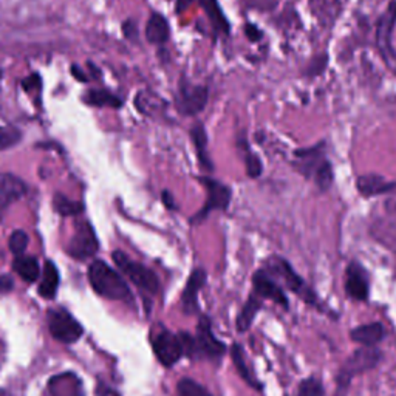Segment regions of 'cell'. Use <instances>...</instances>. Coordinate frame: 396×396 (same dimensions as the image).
I'll use <instances>...</instances> for the list:
<instances>
[{
	"instance_id": "cell-26",
	"label": "cell",
	"mask_w": 396,
	"mask_h": 396,
	"mask_svg": "<svg viewBox=\"0 0 396 396\" xmlns=\"http://www.w3.org/2000/svg\"><path fill=\"white\" fill-rule=\"evenodd\" d=\"M84 102L93 107H109V109H118L123 106V101L116 97V94L110 93L109 90H89L84 94Z\"/></svg>"
},
{
	"instance_id": "cell-18",
	"label": "cell",
	"mask_w": 396,
	"mask_h": 396,
	"mask_svg": "<svg viewBox=\"0 0 396 396\" xmlns=\"http://www.w3.org/2000/svg\"><path fill=\"white\" fill-rule=\"evenodd\" d=\"M356 187L364 197H378L392 192L396 187V183L383 175H378V173H366V175H361L356 180Z\"/></svg>"
},
{
	"instance_id": "cell-23",
	"label": "cell",
	"mask_w": 396,
	"mask_h": 396,
	"mask_svg": "<svg viewBox=\"0 0 396 396\" xmlns=\"http://www.w3.org/2000/svg\"><path fill=\"white\" fill-rule=\"evenodd\" d=\"M13 269L27 283H35L39 279V276H41V265H39L36 257L31 256L16 257L13 262Z\"/></svg>"
},
{
	"instance_id": "cell-41",
	"label": "cell",
	"mask_w": 396,
	"mask_h": 396,
	"mask_svg": "<svg viewBox=\"0 0 396 396\" xmlns=\"http://www.w3.org/2000/svg\"><path fill=\"white\" fill-rule=\"evenodd\" d=\"M71 71H73V75H75V78L76 79H79V81H82V82H87V76H84V73L82 71H79L78 70V67H71Z\"/></svg>"
},
{
	"instance_id": "cell-1",
	"label": "cell",
	"mask_w": 396,
	"mask_h": 396,
	"mask_svg": "<svg viewBox=\"0 0 396 396\" xmlns=\"http://www.w3.org/2000/svg\"><path fill=\"white\" fill-rule=\"evenodd\" d=\"M87 276H89V282L92 288L97 291V295L109 300H120V302L133 305L135 299L129 285L104 260H93Z\"/></svg>"
},
{
	"instance_id": "cell-3",
	"label": "cell",
	"mask_w": 396,
	"mask_h": 396,
	"mask_svg": "<svg viewBox=\"0 0 396 396\" xmlns=\"http://www.w3.org/2000/svg\"><path fill=\"white\" fill-rule=\"evenodd\" d=\"M112 259L115 265L129 277L130 282L141 292H144L149 297H154L158 295V291H160V280H158V276L152 269L135 262L129 256H125L123 251H113Z\"/></svg>"
},
{
	"instance_id": "cell-34",
	"label": "cell",
	"mask_w": 396,
	"mask_h": 396,
	"mask_svg": "<svg viewBox=\"0 0 396 396\" xmlns=\"http://www.w3.org/2000/svg\"><path fill=\"white\" fill-rule=\"evenodd\" d=\"M327 67H328V54L322 53V54H318V56H314L310 62H308L307 68L304 70V75L311 76V78L321 76V75H323V71L327 70Z\"/></svg>"
},
{
	"instance_id": "cell-36",
	"label": "cell",
	"mask_w": 396,
	"mask_h": 396,
	"mask_svg": "<svg viewBox=\"0 0 396 396\" xmlns=\"http://www.w3.org/2000/svg\"><path fill=\"white\" fill-rule=\"evenodd\" d=\"M41 85H42V81H41V78H39L37 75H31V76H28L27 79H23V81H22V87L28 93H31L33 90L41 92V89H42Z\"/></svg>"
},
{
	"instance_id": "cell-42",
	"label": "cell",
	"mask_w": 396,
	"mask_h": 396,
	"mask_svg": "<svg viewBox=\"0 0 396 396\" xmlns=\"http://www.w3.org/2000/svg\"><path fill=\"white\" fill-rule=\"evenodd\" d=\"M0 78H2V70H0Z\"/></svg>"
},
{
	"instance_id": "cell-7",
	"label": "cell",
	"mask_w": 396,
	"mask_h": 396,
	"mask_svg": "<svg viewBox=\"0 0 396 396\" xmlns=\"http://www.w3.org/2000/svg\"><path fill=\"white\" fill-rule=\"evenodd\" d=\"M99 249V242L97 233H94L90 221L81 220L76 221L75 234L71 237L67 247V252L70 257L76 260H87L97 254Z\"/></svg>"
},
{
	"instance_id": "cell-20",
	"label": "cell",
	"mask_w": 396,
	"mask_h": 396,
	"mask_svg": "<svg viewBox=\"0 0 396 396\" xmlns=\"http://www.w3.org/2000/svg\"><path fill=\"white\" fill-rule=\"evenodd\" d=\"M169 36H171L169 22L166 20L164 16L154 13L147 20L146 39L150 44L163 45L169 41Z\"/></svg>"
},
{
	"instance_id": "cell-6",
	"label": "cell",
	"mask_w": 396,
	"mask_h": 396,
	"mask_svg": "<svg viewBox=\"0 0 396 396\" xmlns=\"http://www.w3.org/2000/svg\"><path fill=\"white\" fill-rule=\"evenodd\" d=\"M396 27V0H390L389 5L376 20V47L387 66L396 62V51L393 49V31Z\"/></svg>"
},
{
	"instance_id": "cell-14",
	"label": "cell",
	"mask_w": 396,
	"mask_h": 396,
	"mask_svg": "<svg viewBox=\"0 0 396 396\" xmlns=\"http://www.w3.org/2000/svg\"><path fill=\"white\" fill-rule=\"evenodd\" d=\"M27 185L23 180L13 173L0 172V217L8 211L13 203L27 194Z\"/></svg>"
},
{
	"instance_id": "cell-5",
	"label": "cell",
	"mask_w": 396,
	"mask_h": 396,
	"mask_svg": "<svg viewBox=\"0 0 396 396\" xmlns=\"http://www.w3.org/2000/svg\"><path fill=\"white\" fill-rule=\"evenodd\" d=\"M152 348L164 367H173L185 356V345L180 335H173L166 328H158L152 336Z\"/></svg>"
},
{
	"instance_id": "cell-28",
	"label": "cell",
	"mask_w": 396,
	"mask_h": 396,
	"mask_svg": "<svg viewBox=\"0 0 396 396\" xmlns=\"http://www.w3.org/2000/svg\"><path fill=\"white\" fill-rule=\"evenodd\" d=\"M239 146L243 149V161H245V168H247L248 177L259 178L260 175H262V172H264L262 160H260V158L254 152H252V150L249 149V146L247 144V141H245V140L239 141Z\"/></svg>"
},
{
	"instance_id": "cell-35",
	"label": "cell",
	"mask_w": 396,
	"mask_h": 396,
	"mask_svg": "<svg viewBox=\"0 0 396 396\" xmlns=\"http://www.w3.org/2000/svg\"><path fill=\"white\" fill-rule=\"evenodd\" d=\"M20 141V133L14 129L0 128V150H6L18 144Z\"/></svg>"
},
{
	"instance_id": "cell-17",
	"label": "cell",
	"mask_w": 396,
	"mask_h": 396,
	"mask_svg": "<svg viewBox=\"0 0 396 396\" xmlns=\"http://www.w3.org/2000/svg\"><path fill=\"white\" fill-rule=\"evenodd\" d=\"M314 19L323 28H331L342 13V0H308Z\"/></svg>"
},
{
	"instance_id": "cell-24",
	"label": "cell",
	"mask_w": 396,
	"mask_h": 396,
	"mask_svg": "<svg viewBox=\"0 0 396 396\" xmlns=\"http://www.w3.org/2000/svg\"><path fill=\"white\" fill-rule=\"evenodd\" d=\"M191 138H192V142L195 146L198 161H200V164L203 166L204 169L212 171L214 164H212L209 154H208V133H206V129L203 128L200 123L194 125V128L191 129Z\"/></svg>"
},
{
	"instance_id": "cell-31",
	"label": "cell",
	"mask_w": 396,
	"mask_h": 396,
	"mask_svg": "<svg viewBox=\"0 0 396 396\" xmlns=\"http://www.w3.org/2000/svg\"><path fill=\"white\" fill-rule=\"evenodd\" d=\"M333 180H335V175H333V168H331V163L327 160L318 169V172L314 173L313 181L316 183V186L319 187V191L326 192L331 187Z\"/></svg>"
},
{
	"instance_id": "cell-25",
	"label": "cell",
	"mask_w": 396,
	"mask_h": 396,
	"mask_svg": "<svg viewBox=\"0 0 396 396\" xmlns=\"http://www.w3.org/2000/svg\"><path fill=\"white\" fill-rule=\"evenodd\" d=\"M260 308H262V299L252 292V295L248 297L247 304L243 305L239 318H237V330L240 333L248 331L249 327L252 326V322H254L257 313L260 311Z\"/></svg>"
},
{
	"instance_id": "cell-16",
	"label": "cell",
	"mask_w": 396,
	"mask_h": 396,
	"mask_svg": "<svg viewBox=\"0 0 396 396\" xmlns=\"http://www.w3.org/2000/svg\"><path fill=\"white\" fill-rule=\"evenodd\" d=\"M206 271L203 268H197L191 273L187 279L186 287L181 295V308L186 314H194L198 311V291H200L206 283Z\"/></svg>"
},
{
	"instance_id": "cell-22",
	"label": "cell",
	"mask_w": 396,
	"mask_h": 396,
	"mask_svg": "<svg viewBox=\"0 0 396 396\" xmlns=\"http://www.w3.org/2000/svg\"><path fill=\"white\" fill-rule=\"evenodd\" d=\"M200 4L206 16H208V19L211 20L212 27L221 35H229V31H231V23H229V20L226 19L218 0H200Z\"/></svg>"
},
{
	"instance_id": "cell-27",
	"label": "cell",
	"mask_w": 396,
	"mask_h": 396,
	"mask_svg": "<svg viewBox=\"0 0 396 396\" xmlns=\"http://www.w3.org/2000/svg\"><path fill=\"white\" fill-rule=\"evenodd\" d=\"M231 358H233L234 366H235L237 371H239V375L242 376L243 381H245V383H248L251 387H254V389H257V390L262 389V385H260V384L256 381V378H254V375L251 373V370H249V367H248L247 361H245V354H243L242 345L234 344V345L231 347Z\"/></svg>"
},
{
	"instance_id": "cell-12",
	"label": "cell",
	"mask_w": 396,
	"mask_h": 396,
	"mask_svg": "<svg viewBox=\"0 0 396 396\" xmlns=\"http://www.w3.org/2000/svg\"><path fill=\"white\" fill-rule=\"evenodd\" d=\"M252 287H254V295H257L260 299H269L277 305L283 307L285 310H288L287 295H285L283 288L273 279V276L266 269H259L254 273V276H252Z\"/></svg>"
},
{
	"instance_id": "cell-39",
	"label": "cell",
	"mask_w": 396,
	"mask_h": 396,
	"mask_svg": "<svg viewBox=\"0 0 396 396\" xmlns=\"http://www.w3.org/2000/svg\"><path fill=\"white\" fill-rule=\"evenodd\" d=\"M161 198H163L164 206H166V208H168V209H175V208H177L175 202H173V197H172V194H171L169 191H163Z\"/></svg>"
},
{
	"instance_id": "cell-2",
	"label": "cell",
	"mask_w": 396,
	"mask_h": 396,
	"mask_svg": "<svg viewBox=\"0 0 396 396\" xmlns=\"http://www.w3.org/2000/svg\"><path fill=\"white\" fill-rule=\"evenodd\" d=\"M185 345V354L191 359L217 361L226 353V345L212 333V326L208 316H202L198 321L195 336L189 333H180Z\"/></svg>"
},
{
	"instance_id": "cell-37",
	"label": "cell",
	"mask_w": 396,
	"mask_h": 396,
	"mask_svg": "<svg viewBox=\"0 0 396 396\" xmlns=\"http://www.w3.org/2000/svg\"><path fill=\"white\" fill-rule=\"evenodd\" d=\"M245 35H247V37L251 42H259V41H262V37H264L262 30L256 27L254 23H249V22L245 25Z\"/></svg>"
},
{
	"instance_id": "cell-9",
	"label": "cell",
	"mask_w": 396,
	"mask_h": 396,
	"mask_svg": "<svg viewBox=\"0 0 396 396\" xmlns=\"http://www.w3.org/2000/svg\"><path fill=\"white\" fill-rule=\"evenodd\" d=\"M271 271H276L277 274H279L285 280V283H287V287L295 292V295H299L300 297H302L308 305L316 307L318 310H322L323 307L321 305L318 296H316L314 291L304 282L302 277H300L297 273H295V269L290 266L287 260L276 257L271 264Z\"/></svg>"
},
{
	"instance_id": "cell-19",
	"label": "cell",
	"mask_w": 396,
	"mask_h": 396,
	"mask_svg": "<svg viewBox=\"0 0 396 396\" xmlns=\"http://www.w3.org/2000/svg\"><path fill=\"white\" fill-rule=\"evenodd\" d=\"M59 282H61V277H59L58 266L54 265L51 260H47L45 265H44L42 279H41V283H39V288H37L39 296L47 299V300H51V299L56 297Z\"/></svg>"
},
{
	"instance_id": "cell-10",
	"label": "cell",
	"mask_w": 396,
	"mask_h": 396,
	"mask_svg": "<svg viewBox=\"0 0 396 396\" xmlns=\"http://www.w3.org/2000/svg\"><path fill=\"white\" fill-rule=\"evenodd\" d=\"M209 92L204 85H186L185 82L180 87V93L177 98V109L181 115L192 116L200 113L208 104Z\"/></svg>"
},
{
	"instance_id": "cell-21",
	"label": "cell",
	"mask_w": 396,
	"mask_h": 396,
	"mask_svg": "<svg viewBox=\"0 0 396 396\" xmlns=\"http://www.w3.org/2000/svg\"><path fill=\"white\" fill-rule=\"evenodd\" d=\"M350 338L364 347H375L378 342H381L384 338V327L383 323H367L352 330Z\"/></svg>"
},
{
	"instance_id": "cell-40",
	"label": "cell",
	"mask_w": 396,
	"mask_h": 396,
	"mask_svg": "<svg viewBox=\"0 0 396 396\" xmlns=\"http://www.w3.org/2000/svg\"><path fill=\"white\" fill-rule=\"evenodd\" d=\"M194 0H177V4H175V11L180 14V13H185L189 6L192 5Z\"/></svg>"
},
{
	"instance_id": "cell-4",
	"label": "cell",
	"mask_w": 396,
	"mask_h": 396,
	"mask_svg": "<svg viewBox=\"0 0 396 396\" xmlns=\"http://www.w3.org/2000/svg\"><path fill=\"white\" fill-rule=\"evenodd\" d=\"M198 180H200V183L204 186L208 197H206L203 208L191 218V223L194 225L202 223V221L206 220V217L214 211H226L229 208V203H231V197H233L231 189H229L226 185L220 183L217 180L209 177H200Z\"/></svg>"
},
{
	"instance_id": "cell-11",
	"label": "cell",
	"mask_w": 396,
	"mask_h": 396,
	"mask_svg": "<svg viewBox=\"0 0 396 396\" xmlns=\"http://www.w3.org/2000/svg\"><path fill=\"white\" fill-rule=\"evenodd\" d=\"M295 158L297 172L302 173L307 178H313L321 166L328 160L326 156V141H319L314 146L295 150Z\"/></svg>"
},
{
	"instance_id": "cell-30",
	"label": "cell",
	"mask_w": 396,
	"mask_h": 396,
	"mask_svg": "<svg viewBox=\"0 0 396 396\" xmlns=\"http://www.w3.org/2000/svg\"><path fill=\"white\" fill-rule=\"evenodd\" d=\"M178 396H212L208 389L191 378H183L177 385Z\"/></svg>"
},
{
	"instance_id": "cell-32",
	"label": "cell",
	"mask_w": 396,
	"mask_h": 396,
	"mask_svg": "<svg viewBox=\"0 0 396 396\" xmlns=\"http://www.w3.org/2000/svg\"><path fill=\"white\" fill-rule=\"evenodd\" d=\"M27 247H28V234L25 231H20V229L14 231L10 235V239H8V248H10L14 257L23 256V252H25Z\"/></svg>"
},
{
	"instance_id": "cell-38",
	"label": "cell",
	"mask_w": 396,
	"mask_h": 396,
	"mask_svg": "<svg viewBox=\"0 0 396 396\" xmlns=\"http://www.w3.org/2000/svg\"><path fill=\"white\" fill-rule=\"evenodd\" d=\"M14 287V282L10 276H0V292L11 291Z\"/></svg>"
},
{
	"instance_id": "cell-15",
	"label": "cell",
	"mask_w": 396,
	"mask_h": 396,
	"mask_svg": "<svg viewBox=\"0 0 396 396\" xmlns=\"http://www.w3.org/2000/svg\"><path fill=\"white\" fill-rule=\"evenodd\" d=\"M369 291L370 285L367 273L364 271V268L359 264L352 262L345 273V292L353 300L364 302V300L369 299Z\"/></svg>"
},
{
	"instance_id": "cell-29",
	"label": "cell",
	"mask_w": 396,
	"mask_h": 396,
	"mask_svg": "<svg viewBox=\"0 0 396 396\" xmlns=\"http://www.w3.org/2000/svg\"><path fill=\"white\" fill-rule=\"evenodd\" d=\"M53 204H54V209H56V212L61 214L62 217L79 216V214L84 211V204L81 202L70 200V198L66 197L64 194L54 195Z\"/></svg>"
},
{
	"instance_id": "cell-33",
	"label": "cell",
	"mask_w": 396,
	"mask_h": 396,
	"mask_svg": "<svg viewBox=\"0 0 396 396\" xmlns=\"http://www.w3.org/2000/svg\"><path fill=\"white\" fill-rule=\"evenodd\" d=\"M296 396H323V384L316 378H307L300 381Z\"/></svg>"
},
{
	"instance_id": "cell-8",
	"label": "cell",
	"mask_w": 396,
	"mask_h": 396,
	"mask_svg": "<svg viewBox=\"0 0 396 396\" xmlns=\"http://www.w3.org/2000/svg\"><path fill=\"white\" fill-rule=\"evenodd\" d=\"M51 336L62 344H75L84 335V328L73 316L66 310H50L47 316Z\"/></svg>"
},
{
	"instance_id": "cell-13",
	"label": "cell",
	"mask_w": 396,
	"mask_h": 396,
	"mask_svg": "<svg viewBox=\"0 0 396 396\" xmlns=\"http://www.w3.org/2000/svg\"><path fill=\"white\" fill-rule=\"evenodd\" d=\"M381 358H383V353L381 350H378V348L362 347L345 361L342 369L339 371L354 378L356 375H362L366 373V371L375 369L378 366V362L381 361Z\"/></svg>"
}]
</instances>
